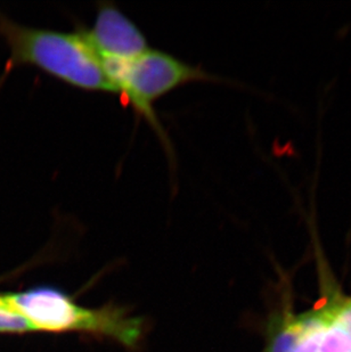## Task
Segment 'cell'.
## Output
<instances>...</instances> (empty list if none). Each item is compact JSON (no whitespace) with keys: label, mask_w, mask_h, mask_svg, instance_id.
<instances>
[{"label":"cell","mask_w":351,"mask_h":352,"mask_svg":"<svg viewBox=\"0 0 351 352\" xmlns=\"http://www.w3.org/2000/svg\"><path fill=\"white\" fill-rule=\"evenodd\" d=\"M0 36L10 50L3 77L17 67H34L76 89L116 95L103 62L81 28L70 32L28 27L0 13Z\"/></svg>","instance_id":"obj_1"},{"label":"cell","mask_w":351,"mask_h":352,"mask_svg":"<svg viewBox=\"0 0 351 352\" xmlns=\"http://www.w3.org/2000/svg\"><path fill=\"white\" fill-rule=\"evenodd\" d=\"M0 309L21 316L34 332L80 333L112 340L129 350L138 349L145 333L144 319L128 310L113 305L87 308L55 286L1 293Z\"/></svg>","instance_id":"obj_2"},{"label":"cell","mask_w":351,"mask_h":352,"mask_svg":"<svg viewBox=\"0 0 351 352\" xmlns=\"http://www.w3.org/2000/svg\"><path fill=\"white\" fill-rule=\"evenodd\" d=\"M116 95L133 109L138 119L145 120L159 138L173 164V144L156 112V103L180 87L195 82H222V79L163 50L149 48L140 56L125 63L105 65Z\"/></svg>","instance_id":"obj_3"},{"label":"cell","mask_w":351,"mask_h":352,"mask_svg":"<svg viewBox=\"0 0 351 352\" xmlns=\"http://www.w3.org/2000/svg\"><path fill=\"white\" fill-rule=\"evenodd\" d=\"M81 30L104 67L129 62L151 48L136 23L109 1L98 3L93 25Z\"/></svg>","instance_id":"obj_4"},{"label":"cell","mask_w":351,"mask_h":352,"mask_svg":"<svg viewBox=\"0 0 351 352\" xmlns=\"http://www.w3.org/2000/svg\"><path fill=\"white\" fill-rule=\"evenodd\" d=\"M312 319V311L285 319L269 342L268 352H291L305 334Z\"/></svg>","instance_id":"obj_5"},{"label":"cell","mask_w":351,"mask_h":352,"mask_svg":"<svg viewBox=\"0 0 351 352\" xmlns=\"http://www.w3.org/2000/svg\"><path fill=\"white\" fill-rule=\"evenodd\" d=\"M333 311L334 306L312 311L310 325L291 352H319L323 332L331 320Z\"/></svg>","instance_id":"obj_6"},{"label":"cell","mask_w":351,"mask_h":352,"mask_svg":"<svg viewBox=\"0 0 351 352\" xmlns=\"http://www.w3.org/2000/svg\"><path fill=\"white\" fill-rule=\"evenodd\" d=\"M30 332H34V329L25 319L6 310L0 309V333L22 334Z\"/></svg>","instance_id":"obj_7"},{"label":"cell","mask_w":351,"mask_h":352,"mask_svg":"<svg viewBox=\"0 0 351 352\" xmlns=\"http://www.w3.org/2000/svg\"><path fill=\"white\" fill-rule=\"evenodd\" d=\"M331 322L345 336H348V339L351 341V299L347 302L334 306V311H333Z\"/></svg>","instance_id":"obj_8"}]
</instances>
